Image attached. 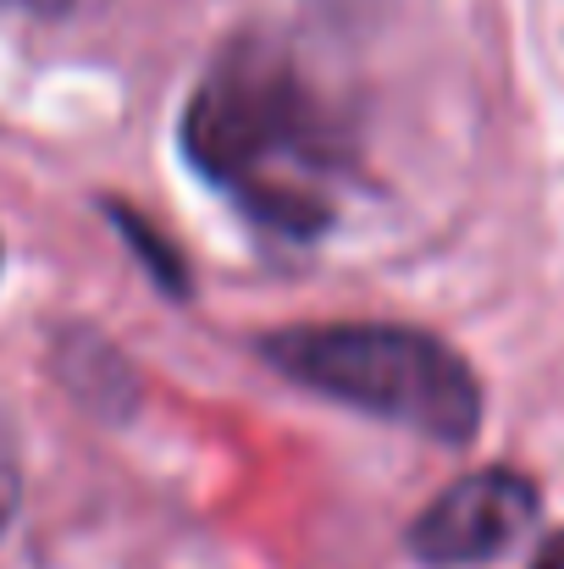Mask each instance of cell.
I'll use <instances>...</instances> for the list:
<instances>
[{
  "label": "cell",
  "instance_id": "obj_1",
  "mask_svg": "<svg viewBox=\"0 0 564 569\" xmlns=\"http://www.w3.org/2000/svg\"><path fill=\"white\" fill-rule=\"evenodd\" d=\"M184 150L271 232L310 238L333 216V133L271 44H238L210 67L184 111Z\"/></svg>",
  "mask_w": 564,
  "mask_h": 569
},
{
  "label": "cell",
  "instance_id": "obj_2",
  "mask_svg": "<svg viewBox=\"0 0 564 569\" xmlns=\"http://www.w3.org/2000/svg\"><path fill=\"white\" fill-rule=\"evenodd\" d=\"M266 355L310 392L398 420L437 442H465L482 420V387L471 366L448 343L415 327H376V321L288 327L266 338Z\"/></svg>",
  "mask_w": 564,
  "mask_h": 569
},
{
  "label": "cell",
  "instance_id": "obj_3",
  "mask_svg": "<svg viewBox=\"0 0 564 569\" xmlns=\"http://www.w3.org/2000/svg\"><path fill=\"white\" fill-rule=\"evenodd\" d=\"M532 509H537V492L526 476L482 470V476H465L459 487H448L437 503H426V515L409 531V548H415V559L437 569L482 565V559L504 553L532 526Z\"/></svg>",
  "mask_w": 564,
  "mask_h": 569
},
{
  "label": "cell",
  "instance_id": "obj_4",
  "mask_svg": "<svg viewBox=\"0 0 564 569\" xmlns=\"http://www.w3.org/2000/svg\"><path fill=\"white\" fill-rule=\"evenodd\" d=\"M11 509H17V453H11V437L0 426V531H6Z\"/></svg>",
  "mask_w": 564,
  "mask_h": 569
},
{
  "label": "cell",
  "instance_id": "obj_5",
  "mask_svg": "<svg viewBox=\"0 0 564 569\" xmlns=\"http://www.w3.org/2000/svg\"><path fill=\"white\" fill-rule=\"evenodd\" d=\"M537 569H564V542H554V548L537 559Z\"/></svg>",
  "mask_w": 564,
  "mask_h": 569
},
{
  "label": "cell",
  "instance_id": "obj_6",
  "mask_svg": "<svg viewBox=\"0 0 564 569\" xmlns=\"http://www.w3.org/2000/svg\"><path fill=\"white\" fill-rule=\"evenodd\" d=\"M17 6H28V11H67L72 0H17Z\"/></svg>",
  "mask_w": 564,
  "mask_h": 569
}]
</instances>
